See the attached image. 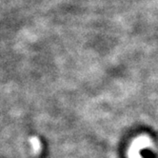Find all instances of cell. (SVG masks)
<instances>
[{
	"label": "cell",
	"instance_id": "6da1fadb",
	"mask_svg": "<svg viewBox=\"0 0 158 158\" xmlns=\"http://www.w3.org/2000/svg\"><path fill=\"white\" fill-rule=\"evenodd\" d=\"M152 146V143L148 136L143 135V136L137 137L136 139L133 140L129 148L128 156L129 158H142V156L140 155V151L145 148H150Z\"/></svg>",
	"mask_w": 158,
	"mask_h": 158
},
{
	"label": "cell",
	"instance_id": "7a4b0ae2",
	"mask_svg": "<svg viewBox=\"0 0 158 158\" xmlns=\"http://www.w3.org/2000/svg\"><path fill=\"white\" fill-rule=\"evenodd\" d=\"M30 143H31V149H32L33 152H35V154L39 153L40 151H41V142H40V140L36 136H33V137L30 138Z\"/></svg>",
	"mask_w": 158,
	"mask_h": 158
}]
</instances>
